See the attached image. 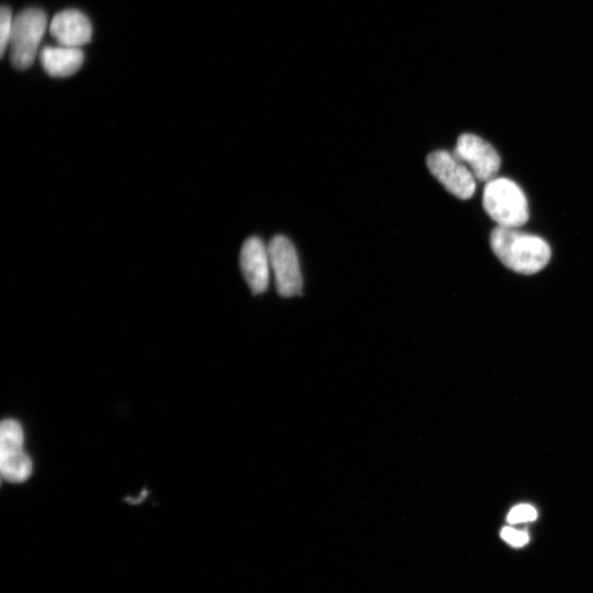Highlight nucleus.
I'll return each mask as SVG.
<instances>
[{
    "instance_id": "6",
    "label": "nucleus",
    "mask_w": 593,
    "mask_h": 593,
    "mask_svg": "<svg viewBox=\"0 0 593 593\" xmlns=\"http://www.w3.org/2000/svg\"><path fill=\"white\" fill-rule=\"evenodd\" d=\"M427 165L446 190L457 198L468 200L474 196L476 178L470 168L453 153L443 150L433 152L428 156Z\"/></svg>"
},
{
    "instance_id": "2",
    "label": "nucleus",
    "mask_w": 593,
    "mask_h": 593,
    "mask_svg": "<svg viewBox=\"0 0 593 593\" xmlns=\"http://www.w3.org/2000/svg\"><path fill=\"white\" fill-rule=\"evenodd\" d=\"M482 206L499 226L518 229L530 218L525 194L519 185L508 178H493L487 183Z\"/></svg>"
},
{
    "instance_id": "5",
    "label": "nucleus",
    "mask_w": 593,
    "mask_h": 593,
    "mask_svg": "<svg viewBox=\"0 0 593 593\" xmlns=\"http://www.w3.org/2000/svg\"><path fill=\"white\" fill-rule=\"evenodd\" d=\"M24 430L15 420H5L0 428V469L4 479L21 484L33 473V462L24 451Z\"/></svg>"
},
{
    "instance_id": "4",
    "label": "nucleus",
    "mask_w": 593,
    "mask_h": 593,
    "mask_svg": "<svg viewBox=\"0 0 593 593\" xmlns=\"http://www.w3.org/2000/svg\"><path fill=\"white\" fill-rule=\"evenodd\" d=\"M267 247L278 293L286 299L302 294L303 276L293 244L286 236L277 235Z\"/></svg>"
},
{
    "instance_id": "1",
    "label": "nucleus",
    "mask_w": 593,
    "mask_h": 593,
    "mask_svg": "<svg viewBox=\"0 0 593 593\" xmlns=\"http://www.w3.org/2000/svg\"><path fill=\"white\" fill-rule=\"evenodd\" d=\"M490 245L504 266L523 275L540 271L551 256L546 241L511 228H496L490 235Z\"/></svg>"
},
{
    "instance_id": "3",
    "label": "nucleus",
    "mask_w": 593,
    "mask_h": 593,
    "mask_svg": "<svg viewBox=\"0 0 593 593\" xmlns=\"http://www.w3.org/2000/svg\"><path fill=\"white\" fill-rule=\"evenodd\" d=\"M47 27V15L37 9L26 10L14 20L10 49L15 69L23 71L34 65Z\"/></svg>"
},
{
    "instance_id": "12",
    "label": "nucleus",
    "mask_w": 593,
    "mask_h": 593,
    "mask_svg": "<svg viewBox=\"0 0 593 593\" xmlns=\"http://www.w3.org/2000/svg\"><path fill=\"white\" fill-rule=\"evenodd\" d=\"M537 518L536 510L528 504H520L513 508L509 515L508 522L510 524H519L535 521Z\"/></svg>"
},
{
    "instance_id": "13",
    "label": "nucleus",
    "mask_w": 593,
    "mask_h": 593,
    "mask_svg": "<svg viewBox=\"0 0 593 593\" xmlns=\"http://www.w3.org/2000/svg\"><path fill=\"white\" fill-rule=\"evenodd\" d=\"M501 537L504 542L513 547H523L530 542V536L527 533L518 531L510 526L503 527L501 531Z\"/></svg>"
},
{
    "instance_id": "9",
    "label": "nucleus",
    "mask_w": 593,
    "mask_h": 593,
    "mask_svg": "<svg viewBox=\"0 0 593 593\" xmlns=\"http://www.w3.org/2000/svg\"><path fill=\"white\" fill-rule=\"evenodd\" d=\"M50 33L61 46L81 48L92 40L93 27L83 13L70 10L54 19Z\"/></svg>"
},
{
    "instance_id": "10",
    "label": "nucleus",
    "mask_w": 593,
    "mask_h": 593,
    "mask_svg": "<svg viewBox=\"0 0 593 593\" xmlns=\"http://www.w3.org/2000/svg\"><path fill=\"white\" fill-rule=\"evenodd\" d=\"M85 60L81 48L46 47L42 50L40 61L45 71L53 78H69L75 74Z\"/></svg>"
},
{
    "instance_id": "8",
    "label": "nucleus",
    "mask_w": 593,
    "mask_h": 593,
    "mask_svg": "<svg viewBox=\"0 0 593 593\" xmlns=\"http://www.w3.org/2000/svg\"><path fill=\"white\" fill-rule=\"evenodd\" d=\"M240 264L252 292L258 294L266 291L271 268L268 247L259 237L253 236L244 242Z\"/></svg>"
},
{
    "instance_id": "11",
    "label": "nucleus",
    "mask_w": 593,
    "mask_h": 593,
    "mask_svg": "<svg viewBox=\"0 0 593 593\" xmlns=\"http://www.w3.org/2000/svg\"><path fill=\"white\" fill-rule=\"evenodd\" d=\"M14 18L11 9L4 7L0 11V57L4 58L13 33Z\"/></svg>"
},
{
    "instance_id": "7",
    "label": "nucleus",
    "mask_w": 593,
    "mask_h": 593,
    "mask_svg": "<svg viewBox=\"0 0 593 593\" xmlns=\"http://www.w3.org/2000/svg\"><path fill=\"white\" fill-rule=\"evenodd\" d=\"M453 155L470 168L478 182L486 184L496 178L501 166V159L495 148L469 133L460 137Z\"/></svg>"
}]
</instances>
